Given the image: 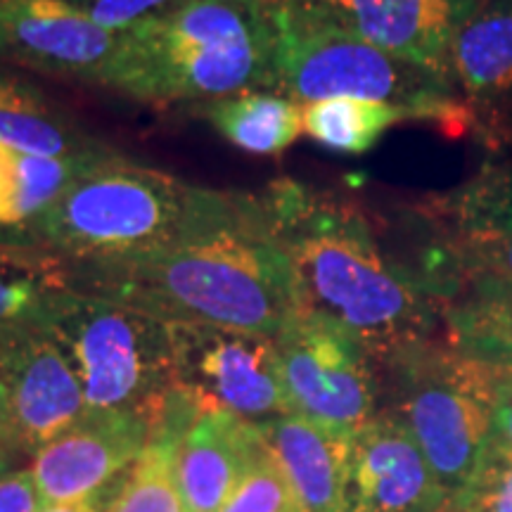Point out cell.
<instances>
[{
  "mask_svg": "<svg viewBox=\"0 0 512 512\" xmlns=\"http://www.w3.org/2000/svg\"><path fill=\"white\" fill-rule=\"evenodd\" d=\"M256 195L290 261L299 311L335 323L377 366L434 339L446 306L384 252L361 204L292 178H278Z\"/></svg>",
  "mask_w": 512,
  "mask_h": 512,
  "instance_id": "7a4b0ae2",
  "label": "cell"
},
{
  "mask_svg": "<svg viewBox=\"0 0 512 512\" xmlns=\"http://www.w3.org/2000/svg\"><path fill=\"white\" fill-rule=\"evenodd\" d=\"M401 121H415V117L387 102L335 98L302 105L306 136L339 155H366L389 128Z\"/></svg>",
  "mask_w": 512,
  "mask_h": 512,
  "instance_id": "d4e9b609",
  "label": "cell"
},
{
  "mask_svg": "<svg viewBox=\"0 0 512 512\" xmlns=\"http://www.w3.org/2000/svg\"><path fill=\"white\" fill-rule=\"evenodd\" d=\"M264 446L259 425L221 411H202L178 453L185 512H221Z\"/></svg>",
  "mask_w": 512,
  "mask_h": 512,
  "instance_id": "e0dca14e",
  "label": "cell"
},
{
  "mask_svg": "<svg viewBox=\"0 0 512 512\" xmlns=\"http://www.w3.org/2000/svg\"><path fill=\"white\" fill-rule=\"evenodd\" d=\"M174 384L200 411L254 425L290 415L275 337L219 325H169Z\"/></svg>",
  "mask_w": 512,
  "mask_h": 512,
  "instance_id": "9c48e42d",
  "label": "cell"
},
{
  "mask_svg": "<svg viewBox=\"0 0 512 512\" xmlns=\"http://www.w3.org/2000/svg\"><path fill=\"white\" fill-rule=\"evenodd\" d=\"M273 19L278 34L273 93L299 105L335 98L387 102L411 112L415 121L448 128L451 136L475 124L451 83L418 64L306 15L285 0H273Z\"/></svg>",
  "mask_w": 512,
  "mask_h": 512,
  "instance_id": "5b68a950",
  "label": "cell"
},
{
  "mask_svg": "<svg viewBox=\"0 0 512 512\" xmlns=\"http://www.w3.org/2000/svg\"><path fill=\"white\" fill-rule=\"evenodd\" d=\"M69 3L86 12L98 27L121 36L150 19L166 15L185 0H69Z\"/></svg>",
  "mask_w": 512,
  "mask_h": 512,
  "instance_id": "83f0119b",
  "label": "cell"
},
{
  "mask_svg": "<svg viewBox=\"0 0 512 512\" xmlns=\"http://www.w3.org/2000/svg\"><path fill=\"white\" fill-rule=\"evenodd\" d=\"M0 401L27 456L91 413L67 358L36 323L0 328Z\"/></svg>",
  "mask_w": 512,
  "mask_h": 512,
  "instance_id": "30bf717a",
  "label": "cell"
},
{
  "mask_svg": "<svg viewBox=\"0 0 512 512\" xmlns=\"http://www.w3.org/2000/svg\"><path fill=\"white\" fill-rule=\"evenodd\" d=\"M273 0H185L119 36L100 86L152 105L273 91Z\"/></svg>",
  "mask_w": 512,
  "mask_h": 512,
  "instance_id": "3957f363",
  "label": "cell"
},
{
  "mask_svg": "<svg viewBox=\"0 0 512 512\" xmlns=\"http://www.w3.org/2000/svg\"><path fill=\"white\" fill-rule=\"evenodd\" d=\"M451 86L491 140H512V0H489L453 36Z\"/></svg>",
  "mask_w": 512,
  "mask_h": 512,
  "instance_id": "2e32d148",
  "label": "cell"
},
{
  "mask_svg": "<svg viewBox=\"0 0 512 512\" xmlns=\"http://www.w3.org/2000/svg\"><path fill=\"white\" fill-rule=\"evenodd\" d=\"M12 460H15V456H0V477L12 470Z\"/></svg>",
  "mask_w": 512,
  "mask_h": 512,
  "instance_id": "d6a6232c",
  "label": "cell"
},
{
  "mask_svg": "<svg viewBox=\"0 0 512 512\" xmlns=\"http://www.w3.org/2000/svg\"><path fill=\"white\" fill-rule=\"evenodd\" d=\"M226 190L200 188L121 152L81 174L31 228L29 245L64 261L152 252L219 207Z\"/></svg>",
  "mask_w": 512,
  "mask_h": 512,
  "instance_id": "277c9868",
  "label": "cell"
},
{
  "mask_svg": "<svg viewBox=\"0 0 512 512\" xmlns=\"http://www.w3.org/2000/svg\"><path fill=\"white\" fill-rule=\"evenodd\" d=\"M150 418L140 413L91 411L31 456L41 505L81 501L126 477L150 439Z\"/></svg>",
  "mask_w": 512,
  "mask_h": 512,
  "instance_id": "5bb4252c",
  "label": "cell"
},
{
  "mask_svg": "<svg viewBox=\"0 0 512 512\" xmlns=\"http://www.w3.org/2000/svg\"><path fill=\"white\" fill-rule=\"evenodd\" d=\"M491 441L512 451V368L496 366L491 392Z\"/></svg>",
  "mask_w": 512,
  "mask_h": 512,
  "instance_id": "f1b7e54d",
  "label": "cell"
},
{
  "mask_svg": "<svg viewBox=\"0 0 512 512\" xmlns=\"http://www.w3.org/2000/svg\"><path fill=\"white\" fill-rule=\"evenodd\" d=\"M446 342L460 354L512 368V292L472 287L444 309Z\"/></svg>",
  "mask_w": 512,
  "mask_h": 512,
  "instance_id": "603a6c76",
  "label": "cell"
},
{
  "mask_svg": "<svg viewBox=\"0 0 512 512\" xmlns=\"http://www.w3.org/2000/svg\"><path fill=\"white\" fill-rule=\"evenodd\" d=\"M453 512H512V451L489 441L482 463Z\"/></svg>",
  "mask_w": 512,
  "mask_h": 512,
  "instance_id": "4316f807",
  "label": "cell"
},
{
  "mask_svg": "<svg viewBox=\"0 0 512 512\" xmlns=\"http://www.w3.org/2000/svg\"><path fill=\"white\" fill-rule=\"evenodd\" d=\"M200 406L176 384L152 415L150 439L136 465L128 472L124 489L110 512H185L178 453Z\"/></svg>",
  "mask_w": 512,
  "mask_h": 512,
  "instance_id": "ffe728a7",
  "label": "cell"
},
{
  "mask_svg": "<svg viewBox=\"0 0 512 512\" xmlns=\"http://www.w3.org/2000/svg\"><path fill=\"white\" fill-rule=\"evenodd\" d=\"M285 3L451 83L448 50L453 36L489 0H285Z\"/></svg>",
  "mask_w": 512,
  "mask_h": 512,
  "instance_id": "4fadbf2b",
  "label": "cell"
},
{
  "mask_svg": "<svg viewBox=\"0 0 512 512\" xmlns=\"http://www.w3.org/2000/svg\"><path fill=\"white\" fill-rule=\"evenodd\" d=\"M0 143L48 159H107L119 155L95 138L41 88L0 64Z\"/></svg>",
  "mask_w": 512,
  "mask_h": 512,
  "instance_id": "ac0fdd59",
  "label": "cell"
},
{
  "mask_svg": "<svg viewBox=\"0 0 512 512\" xmlns=\"http://www.w3.org/2000/svg\"><path fill=\"white\" fill-rule=\"evenodd\" d=\"M107 159H48L0 143V240L29 245L31 228L57 197Z\"/></svg>",
  "mask_w": 512,
  "mask_h": 512,
  "instance_id": "44dd1931",
  "label": "cell"
},
{
  "mask_svg": "<svg viewBox=\"0 0 512 512\" xmlns=\"http://www.w3.org/2000/svg\"><path fill=\"white\" fill-rule=\"evenodd\" d=\"M496 366L448 342L415 344L380 366L382 396L430 460L453 505L470 484L491 441Z\"/></svg>",
  "mask_w": 512,
  "mask_h": 512,
  "instance_id": "8992f818",
  "label": "cell"
},
{
  "mask_svg": "<svg viewBox=\"0 0 512 512\" xmlns=\"http://www.w3.org/2000/svg\"><path fill=\"white\" fill-rule=\"evenodd\" d=\"M0 446L3 448H10V451H17L15 446V439H12V432H10V422H8V415H5V406L3 401H0Z\"/></svg>",
  "mask_w": 512,
  "mask_h": 512,
  "instance_id": "1f68e13d",
  "label": "cell"
},
{
  "mask_svg": "<svg viewBox=\"0 0 512 512\" xmlns=\"http://www.w3.org/2000/svg\"><path fill=\"white\" fill-rule=\"evenodd\" d=\"M119 36L69 0H0V64L100 86Z\"/></svg>",
  "mask_w": 512,
  "mask_h": 512,
  "instance_id": "7c38bea8",
  "label": "cell"
},
{
  "mask_svg": "<svg viewBox=\"0 0 512 512\" xmlns=\"http://www.w3.org/2000/svg\"><path fill=\"white\" fill-rule=\"evenodd\" d=\"M425 216L439 226L453 299L463 287L512 292V171H486Z\"/></svg>",
  "mask_w": 512,
  "mask_h": 512,
  "instance_id": "8fae6325",
  "label": "cell"
},
{
  "mask_svg": "<svg viewBox=\"0 0 512 512\" xmlns=\"http://www.w3.org/2000/svg\"><path fill=\"white\" fill-rule=\"evenodd\" d=\"M41 508V496L29 467L10 470L0 477V512H38Z\"/></svg>",
  "mask_w": 512,
  "mask_h": 512,
  "instance_id": "f546056e",
  "label": "cell"
},
{
  "mask_svg": "<svg viewBox=\"0 0 512 512\" xmlns=\"http://www.w3.org/2000/svg\"><path fill=\"white\" fill-rule=\"evenodd\" d=\"M275 349L290 415L351 441L380 411V366L330 320L297 311L275 335Z\"/></svg>",
  "mask_w": 512,
  "mask_h": 512,
  "instance_id": "ba28073f",
  "label": "cell"
},
{
  "mask_svg": "<svg viewBox=\"0 0 512 512\" xmlns=\"http://www.w3.org/2000/svg\"><path fill=\"white\" fill-rule=\"evenodd\" d=\"M64 266L67 290L166 325H219L275 337L299 311L290 261L256 192L226 190L200 226L152 252Z\"/></svg>",
  "mask_w": 512,
  "mask_h": 512,
  "instance_id": "6da1fadb",
  "label": "cell"
},
{
  "mask_svg": "<svg viewBox=\"0 0 512 512\" xmlns=\"http://www.w3.org/2000/svg\"><path fill=\"white\" fill-rule=\"evenodd\" d=\"M67 290L60 256L27 242L0 240V328L38 323L48 299Z\"/></svg>",
  "mask_w": 512,
  "mask_h": 512,
  "instance_id": "cb8c5ba5",
  "label": "cell"
},
{
  "mask_svg": "<svg viewBox=\"0 0 512 512\" xmlns=\"http://www.w3.org/2000/svg\"><path fill=\"white\" fill-rule=\"evenodd\" d=\"M259 430L283 465L302 512H349V441L332 437L299 415L261 422Z\"/></svg>",
  "mask_w": 512,
  "mask_h": 512,
  "instance_id": "d6986e66",
  "label": "cell"
},
{
  "mask_svg": "<svg viewBox=\"0 0 512 512\" xmlns=\"http://www.w3.org/2000/svg\"><path fill=\"white\" fill-rule=\"evenodd\" d=\"M349 512H453L418 441L389 411H377L347 448Z\"/></svg>",
  "mask_w": 512,
  "mask_h": 512,
  "instance_id": "9a60e30c",
  "label": "cell"
},
{
  "mask_svg": "<svg viewBox=\"0 0 512 512\" xmlns=\"http://www.w3.org/2000/svg\"><path fill=\"white\" fill-rule=\"evenodd\" d=\"M0 456H17V453H15V451H10V448H3V446H0Z\"/></svg>",
  "mask_w": 512,
  "mask_h": 512,
  "instance_id": "836d02e7",
  "label": "cell"
},
{
  "mask_svg": "<svg viewBox=\"0 0 512 512\" xmlns=\"http://www.w3.org/2000/svg\"><path fill=\"white\" fill-rule=\"evenodd\" d=\"M221 512H302L290 479L266 437L238 491Z\"/></svg>",
  "mask_w": 512,
  "mask_h": 512,
  "instance_id": "484cf974",
  "label": "cell"
},
{
  "mask_svg": "<svg viewBox=\"0 0 512 512\" xmlns=\"http://www.w3.org/2000/svg\"><path fill=\"white\" fill-rule=\"evenodd\" d=\"M36 325L53 337L81 384L88 411L152 420L174 387L169 325L74 290L48 299Z\"/></svg>",
  "mask_w": 512,
  "mask_h": 512,
  "instance_id": "52a82bcc",
  "label": "cell"
},
{
  "mask_svg": "<svg viewBox=\"0 0 512 512\" xmlns=\"http://www.w3.org/2000/svg\"><path fill=\"white\" fill-rule=\"evenodd\" d=\"M128 477V475H126ZM126 477L117 479V482L105 486V489L98 491V494L81 498V501L72 503H60V505H48V508H41L38 512H110L112 505L117 503V498L124 489Z\"/></svg>",
  "mask_w": 512,
  "mask_h": 512,
  "instance_id": "4dcf8cb0",
  "label": "cell"
},
{
  "mask_svg": "<svg viewBox=\"0 0 512 512\" xmlns=\"http://www.w3.org/2000/svg\"><path fill=\"white\" fill-rule=\"evenodd\" d=\"M197 107L214 131L249 155L278 157L304 133L302 105L283 93L249 91Z\"/></svg>",
  "mask_w": 512,
  "mask_h": 512,
  "instance_id": "7402d4cb",
  "label": "cell"
}]
</instances>
